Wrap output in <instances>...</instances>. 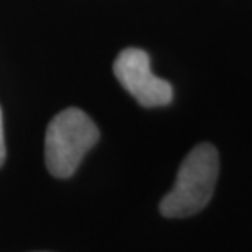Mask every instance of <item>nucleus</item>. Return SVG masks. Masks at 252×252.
Masks as SVG:
<instances>
[{
  "instance_id": "f257e3e1",
  "label": "nucleus",
  "mask_w": 252,
  "mask_h": 252,
  "mask_svg": "<svg viewBox=\"0 0 252 252\" xmlns=\"http://www.w3.org/2000/svg\"><path fill=\"white\" fill-rule=\"evenodd\" d=\"M220 172V156L213 144H196L185 156L172 190L160 201L165 218H187L196 215L213 196Z\"/></svg>"
},
{
  "instance_id": "f03ea898",
  "label": "nucleus",
  "mask_w": 252,
  "mask_h": 252,
  "mask_svg": "<svg viewBox=\"0 0 252 252\" xmlns=\"http://www.w3.org/2000/svg\"><path fill=\"white\" fill-rule=\"evenodd\" d=\"M98 138L97 125L82 110L65 108L58 113L49 122L44 138V159L49 174L58 179L70 177Z\"/></svg>"
},
{
  "instance_id": "7ed1b4c3",
  "label": "nucleus",
  "mask_w": 252,
  "mask_h": 252,
  "mask_svg": "<svg viewBox=\"0 0 252 252\" xmlns=\"http://www.w3.org/2000/svg\"><path fill=\"white\" fill-rule=\"evenodd\" d=\"M113 72L122 87L141 107H164L174 97L172 85L153 74L149 56L143 49H123L115 59Z\"/></svg>"
},
{
  "instance_id": "20e7f679",
  "label": "nucleus",
  "mask_w": 252,
  "mask_h": 252,
  "mask_svg": "<svg viewBox=\"0 0 252 252\" xmlns=\"http://www.w3.org/2000/svg\"><path fill=\"white\" fill-rule=\"evenodd\" d=\"M5 156H7V149H5V138H3V118H2V108H0V167L5 162Z\"/></svg>"
}]
</instances>
